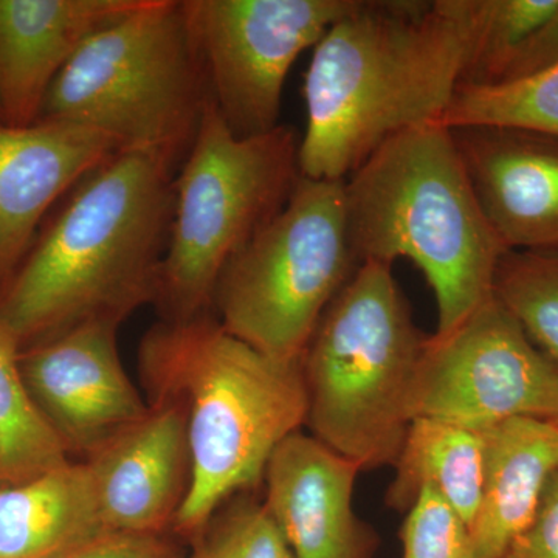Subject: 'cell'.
Wrapping results in <instances>:
<instances>
[{
    "mask_svg": "<svg viewBox=\"0 0 558 558\" xmlns=\"http://www.w3.org/2000/svg\"><path fill=\"white\" fill-rule=\"evenodd\" d=\"M484 0H359L304 75L300 174L344 180L374 150L440 123L472 68Z\"/></svg>",
    "mask_w": 558,
    "mask_h": 558,
    "instance_id": "6da1fadb",
    "label": "cell"
},
{
    "mask_svg": "<svg viewBox=\"0 0 558 558\" xmlns=\"http://www.w3.org/2000/svg\"><path fill=\"white\" fill-rule=\"evenodd\" d=\"M180 163L124 148L70 191L0 292V326L21 351L84 323L120 326L154 304Z\"/></svg>",
    "mask_w": 558,
    "mask_h": 558,
    "instance_id": "7a4b0ae2",
    "label": "cell"
},
{
    "mask_svg": "<svg viewBox=\"0 0 558 558\" xmlns=\"http://www.w3.org/2000/svg\"><path fill=\"white\" fill-rule=\"evenodd\" d=\"M138 360L149 400H172L185 416L191 478L172 531L191 542L306 425L303 369L248 347L215 315L160 322L143 337Z\"/></svg>",
    "mask_w": 558,
    "mask_h": 558,
    "instance_id": "3957f363",
    "label": "cell"
},
{
    "mask_svg": "<svg viewBox=\"0 0 558 558\" xmlns=\"http://www.w3.org/2000/svg\"><path fill=\"white\" fill-rule=\"evenodd\" d=\"M349 244L360 263L409 259L424 274L446 332L494 296L506 250L470 186L449 128L389 138L344 179Z\"/></svg>",
    "mask_w": 558,
    "mask_h": 558,
    "instance_id": "277c9868",
    "label": "cell"
},
{
    "mask_svg": "<svg viewBox=\"0 0 558 558\" xmlns=\"http://www.w3.org/2000/svg\"><path fill=\"white\" fill-rule=\"evenodd\" d=\"M391 267L360 263L301 359L312 436L362 470L395 465L428 337L414 325Z\"/></svg>",
    "mask_w": 558,
    "mask_h": 558,
    "instance_id": "5b68a950",
    "label": "cell"
},
{
    "mask_svg": "<svg viewBox=\"0 0 558 558\" xmlns=\"http://www.w3.org/2000/svg\"><path fill=\"white\" fill-rule=\"evenodd\" d=\"M208 102L182 0H140L70 58L39 120L78 124L121 149H159L182 161Z\"/></svg>",
    "mask_w": 558,
    "mask_h": 558,
    "instance_id": "8992f818",
    "label": "cell"
},
{
    "mask_svg": "<svg viewBox=\"0 0 558 558\" xmlns=\"http://www.w3.org/2000/svg\"><path fill=\"white\" fill-rule=\"evenodd\" d=\"M300 140L279 124L240 137L211 101L174 180V215L156 304L161 322L213 315L231 258L288 204L300 179Z\"/></svg>",
    "mask_w": 558,
    "mask_h": 558,
    "instance_id": "52a82bcc",
    "label": "cell"
},
{
    "mask_svg": "<svg viewBox=\"0 0 558 558\" xmlns=\"http://www.w3.org/2000/svg\"><path fill=\"white\" fill-rule=\"evenodd\" d=\"M359 266L349 244L344 180L300 175L288 204L227 264L213 315L267 357L301 363Z\"/></svg>",
    "mask_w": 558,
    "mask_h": 558,
    "instance_id": "ba28073f",
    "label": "cell"
},
{
    "mask_svg": "<svg viewBox=\"0 0 558 558\" xmlns=\"http://www.w3.org/2000/svg\"><path fill=\"white\" fill-rule=\"evenodd\" d=\"M359 0H182L209 101L240 137L279 124L290 69Z\"/></svg>",
    "mask_w": 558,
    "mask_h": 558,
    "instance_id": "9c48e42d",
    "label": "cell"
},
{
    "mask_svg": "<svg viewBox=\"0 0 558 558\" xmlns=\"http://www.w3.org/2000/svg\"><path fill=\"white\" fill-rule=\"evenodd\" d=\"M411 421L486 429L558 414V366L492 296L454 328L428 336L410 396Z\"/></svg>",
    "mask_w": 558,
    "mask_h": 558,
    "instance_id": "30bf717a",
    "label": "cell"
},
{
    "mask_svg": "<svg viewBox=\"0 0 558 558\" xmlns=\"http://www.w3.org/2000/svg\"><path fill=\"white\" fill-rule=\"evenodd\" d=\"M119 325L90 322L22 349L33 400L69 453L89 458L149 409L117 347Z\"/></svg>",
    "mask_w": 558,
    "mask_h": 558,
    "instance_id": "8fae6325",
    "label": "cell"
},
{
    "mask_svg": "<svg viewBox=\"0 0 558 558\" xmlns=\"http://www.w3.org/2000/svg\"><path fill=\"white\" fill-rule=\"evenodd\" d=\"M484 218L506 252L558 250V137L524 128H449Z\"/></svg>",
    "mask_w": 558,
    "mask_h": 558,
    "instance_id": "7c38bea8",
    "label": "cell"
},
{
    "mask_svg": "<svg viewBox=\"0 0 558 558\" xmlns=\"http://www.w3.org/2000/svg\"><path fill=\"white\" fill-rule=\"evenodd\" d=\"M86 461L108 532L163 535L189 494L191 458L178 403L149 400L145 416Z\"/></svg>",
    "mask_w": 558,
    "mask_h": 558,
    "instance_id": "4fadbf2b",
    "label": "cell"
},
{
    "mask_svg": "<svg viewBox=\"0 0 558 558\" xmlns=\"http://www.w3.org/2000/svg\"><path fill=\"white\" fill-rule=\"evenodd\" d=\"M362 469L306 433L267 462L266 502L295 558H374L377 537L352 506Z\"/></svg>",
    "mask_w": 558,
    "mask_h": 558,
    "instance_id": "5bb4252c",
    "label": "cell"
},
{
    "mask_svg": "<svg viewBox=\"0 0 558 558\" xmlns=\"http://www.w3.org/2000/svg\"><path fill=\"white\" fill-rule=\"evenodd\" d=\"M120 146L64 121L14 128L0 121V286L13 277L40 220Z\"/></svg>",
    "mask_w": 558,
    "mask_h": 558,
    "instance_id": "9a60e30c",
    "label": "cell"
},
{
    "mask_svg": "<svg viewBox=\"0 0 558 558\" xmlns=\"http://www.w3.org/2000/svg\"><path fill=\"white\" fill-rule=\"evenodd\" d=\"M140 0H0V120L39 121L61 70L94 33Z\"/></svg>",
    "mask_w": 558,
    "mask_h": 558,
    "instance_id": "2e32d148",
    "label": "cell"
},
{
    "mask_svg": "<svg viewBox=\"0 0 558 558\" xmlns=\"http://www.w3.org/2000/svg\"><path fill=\"white\" fill-rule=\"evenodd\" d=\"M484 433L483 494L469 531L476 557L502 558L558 470V428L545 418L515 417Z\"/></svg>",
    "mask_w": 558,
    "mask_h": 558,
    "instance_id": "e0dca14e",
    "label": "cell"
},
{
    "mask_svg": "<svg viewBox=\"0 0 558 558\" xmlns=\"http://www.w3.org/2000/svg\"><path fill=\"white\" fill-rule=\"evenodd\" d=\"M101 532L86 461L0 486V558H58Z\"/></svg>",
    "mask_w": 558,
    "mask_h": 558,
    "instance_id": "ac0fdd59",
    "label": "cell"
},
{
    "mask_svg": "<svg viewBox=\"0 0 558 558\" xmlns=\"http://www.w3.org/2000/svg\"><path fill=\"white\" fill-rule=\"evenodd\" d=\"M392 468L388 508L407 512L422 490H432L470 526L483 494L486 433L440 418H413Z\"/></svg>",
    "mask_w": 558,
    "mask_h": 558,
    "instance_id": "d6986e66",
    "label": "cell"
},
{
    "mask_svg": "<svg viewBox=\"0 0 558 558\" xmlns=\"http://www.w3.org/2000/svg\"><path fill=\"white\" fill-rule=\"evenodd\" d=\"M69 451L25 384L21 348L0 326V486L68 464Z\"/></svg>",
    "mask_w": 558,
    "mask_h": 558,
    "instance_id": "ffe728a7",
    "label": "cell"
},
{
    "mask_svg": "<svg viewBox=\"0 0 558 558\" xmlns=\"http://www.w3.org/2000/svg\"><path fill=\"white\" fill-rule=\"evenodd\" d=\"M440 124H495L558 137V64L509 83H462Z\"/></svg>",
    "mask_w": 558,
    "mask_h": 558,
    "instance_id": "44dd1931",
    "label": "cell"
},
{
    "mask_svg": "<svg viewBox=\"0 0 558 558\" xmlns=\"http://www.w3.org/2000/svg\"><path fill=\"white\" fill-rule=\"evenodd\" d=\"M494 296L558 366V250L506 252L495 271Z\"/></svg>",
    "mask_w": 558,
    "mask_h": 558,
    "instance_id": "7402d4cb",
    "label": "cell"
},
{
    "mask_svg": "<svg viewBox=\"0 0 558 558\" xmlns=\"http://www.w3.org/2000/svg\"><path fill=\"white\" fill-rule=\"evenodd\" d=\"M191 558H295L266 502L234 495L191 539Z\"/></svg>",
    "mask_w": 558,
    "mask_h": 558,
    "instance_id": "603a6c76",
    "label": "cell"
},
{
    "mask_svg": "<svg viewBox=\"0 0 558 558\" xmlns=\"http://www.w3.org/2000/svg\"><path fill=\"white\" fill-rule=\"evenodd\" d=\"M558 0H484L472 68L464 83H492L517 47L556 10Z\"/></svg>",
    "mask_w": 558,
    "mask_h": 558,
    "instance_id": "cb8c5ba5",
    "label": "cell"
},
{
    "mask_svg": "<svg viewBox=\"0 0 558 558\" xmlns=\"http://www.w3.org/2000/svg\"><path fill=\"white\" fill-rule=\"evenodd\" d=\"M402 558H478L469 524L432 490H422L400 529Z\"/></svg>",
    "mask_w": 558,
    "mask_h": 558,
    "instance_id": "d4e9b609",
    "label": "cell"
},
{
    "mask_svg": "<svg viewBox=\"0 0 558 558\" xmlns=\"http://www.w3.org/2000/svg\"><path fill=\"white\" fill-rule=\"evenodd\" d=\"M58 558H185L167 534L137 535L101 532Z\"/></svg>",
    "mask_w": 558,
    "mask_h": 558,
    "instance_id": "484cf974",
    "label": "cell"
},
{
    "mask_svg": "<svg viewBox=\"0 0 558 558\" xmlns=\"http://www.w3.org/2000/svg\"><path fill=\"white\" fill-rule=\"evenodd\" d=\"M558 64V5L510 54L497 78L488 84L509 83L537 75Z\"/></svg>",
    "mask_w": 558,
    "mask_h": 558,
    "instance_id": "4316f807",
    "label": "cell"
},
{
    "mask_svg": "<svg viewBox=\"0 0 558 558\" xmlns=\"http://www.w3.org/2000/svg\"><path fill=\"white\" fill-rule=\"evenodd\" d=\"M502 558H558V470L550 476L534 517Z\"/></svg>",
    "mask_w": 558,
    "mask_h": 558,
    "instance_id": "83f0119b",
    "label": "cell"
},
{
    "mask_svg": "<svg viewBox=\"0 0 558 558\" xmlns=\"http://www.w3.org/2000/svg\"><path fill=\"white\" fill-rule=\"evenodd\" d=\"M550 422H553V424H554V425H556V427L558 428V414H557V416H556V417H554V418H553V421H550Z\"/></svg>",
    "mask_w": 558,
    "mask_h": 558,
    "instance_id": "f1b7e54d",
    "label": "cell"
},
{
    "mask_svg": "<svg viewBox=\"0 0 558 558\" xmlns=\"http://www.w3.org/2000/svg\"><path fill=\"white\" fill-rule=\"evenodd\" d=\"M0 121H2V120H0Z\"/></svg>",
    "mask_w": 558,
    "mask_h": 558,
    "instance_id": "f546056e",
    "label": "cell"
}]
</instances>
